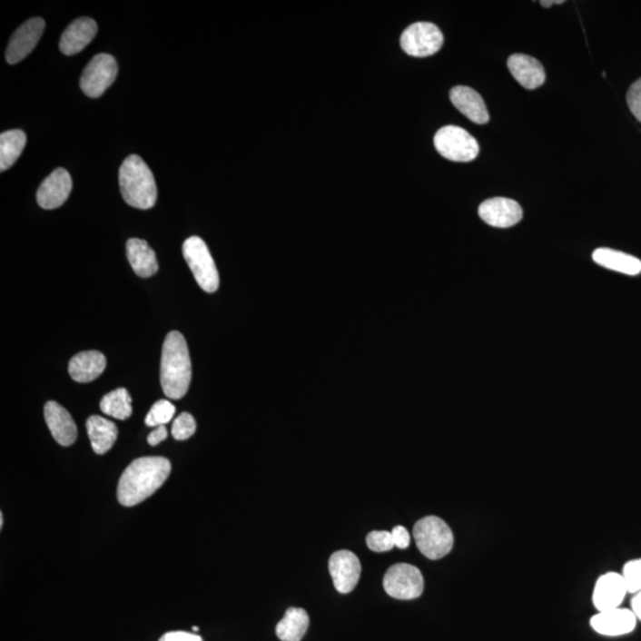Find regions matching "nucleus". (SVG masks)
<instances>
[{
	"label": "nucleus",
	"instance_id": "obj_11",
	"mask_svg": "<svg viewBox=\"0 0 641 641\" xmlns=\"http://www.w3.org/2000/svg\"><path fill=\"white\" fill-rule=\"evenodd\" d=\"M330 571L335 589L341 594H349L357 587L361 574V565L358 556L349 550L334 552L330 558Z\"/></svg>",
	"mask_w": 641,
	"mask_h": 641
},
{
	"label": "nucleus",
	"instance_id": "obj_13",
	"mask_svg": "<svg viewBox=\"0 0 641 641\" xmlns=\"http://www.w3.org/2000/svg\"><path fill=\"white\" fill-rule=\"evenodd\" d=\"M73 181L67 170L56 169L42 182L37 192V203L44 210H55L71 195Z\"/></svg>",
	"mask_w": 641,
	"mask_h": 641
},
{
	"label": "nucleus",
	"instance_id": "obj_14",
	"mask_svg": "<svg viewBox=\"0 0 641 641\" xmlns=\"http://www.w3.org/2000/svg\"><path fill=\"white\" fill-rule=\"evenodd\" d=\"M628 593L623 575L607 573L597 578L593 593L594 606L598 612L619 608Z\"/></svg>",
	"mask_w": 641,
	"mask_h": 641
},
{
	"label": "nucleus",
	"instance_id": "obj_4",
	"mask_svg": "<svg viewBox=\"0 0 641 641\" xmlns=\"http://www.w3.org/2000/svg\"><path fill=\"white\" fill-rule=\"evenodd\" d=\"M417 547L429 559H439L449 554L454 547V535L446 521L429 516L413 527Z\"/></svg>",
	"mask_w": 641,
	"mask_h": 641
},
{
	"label": "nucleus",
	"instance_id": "obj_32",
	"mask_svg": "<svg viewBox=\"0 0 641 641\" xmlns=\"http://www.w3.org/2000/svg\"><path fill=\"white\" fill-rule=\"evenodd\" d=\"M392 537L393 542L398 549L404 550L410 546V534L404 527H396L393 528Z\"/></svg>",
	"mask_w": 641,
	"mask_h": 641
},
{
	"label": "nucleus",
	"instance_id": "obj_19",
	"mask_svg": "<svg viewBox=\"0 0 641 641\" xmlns=\"http://www.w3.org/2000/svg\"><path fill=\"white\" fill-rule=\"evenodd\" d=\"M450 100L465 117L478 125H485L489 122L488 107L482 96L473 88L457 86L450 91Z\"/></svg>",
	"mask_w": 641,
	"mask_h": 641
},
{
	"label": "nucleus",
	"instance_id": "obj_37",
	"mask_svg": "<svg viewBox=\"0 0 641 641\" xmlns=\"http://www.w3.org/2000/svg\"><path fill=\"white\" fill-rule=\"evenodd\" d=\"M3 525H4V518H3V513H2V515H0V527L3 528Z\"/></svg>",
	"mask_w": 641,
	"mask_h": 641
},
{
	"label": "nucleus",
	"instance_id": "obj_9",
	"mask_svg": "<svg viewBox=\"0 0 641 641\" xmlns=\"http://www.w3.org/2000/svg\"><path fill=\"white\" fill-rule=\"evenodd\" d=\"M118 74V64L108 54L93 57L80 79V87L90 98H99L114 83Z\"/></svg>",
	"mask_w": 641,
	"mask_h": 641
},
{
	"label": "nucleus",
	"instance_id": "obj_20",
	"mask_svg": "<svg viewBox=\"0 0 641 641\" xmlns=\"http://www.w3.org/2000/svg\"><path fill=\"white\" fill-rule=\"evenodd\" d=\"M106 367L105 355L98 350L81 351L69 361V374L77 382H90L102 376Z\"/></svg>",
	"mask_w": 641,
	"mask_h": 641
},
{
	"label": "nucleus",
	"instance_id": "obj_33",
	"mask_svg": "<svg viewBox=\"0 0 641 641\" xmlns=\"http://www.w3.org/2000/svg\"><path fill=\"white\" fill-rule=\"evenodd\" d=\"M160 641H203L200 636L194 635V633L183 632V631H173L165 633L162 636Z\"/></svg>",
	"mask_w": 641,
	"mask_h": 641
},
{
	"label": "nucleus",
	"instance_id": "obj_26",
	"mask_svg": "<svg viewBox=\"0 0 641 641\" xmlns=\"http://www.w3.org/2000/svg\"><path fill=\"white\" fill-rule=\"evenodd\" d=\"M100 409L105 415L113 419L125 420L133 415V405H131V396L126 389H117L107 393L100 401Z\"/></svg>",
	"mask_w": 641,
	"mask_h": 641
},
{
	"label": "nucleus",
	"instance_id": "obj_2",
	"mask_svg": "<svg viewBox=\"0 0 641 641\" xmlns=\"http://www.w3.org/2000/svg\"><path fill=\"white\" fill-rule=\"evenodd\" d=\"M191 381L192 361L187 341L180 331H170L162 350V389L170 399H181L187 395Z\"/></svg>",
	"mask_w": 641,
	"mask_h": 641
},
{
	"label": "nucleus",
	"instance_id": "obj_21",
	"mask_svg": "<svg viewBox=\"0 0 641 641\" xmlns=\"http://www.w3.org/2000/svg\"><path fill=\"white\" fill-rule=\"evenodd\" d=\"M127 260L133 266L134 273L142 278L156 275L158 262L156 253L148 242L142 239H130L126 244Z\"/></svg>",
	"mask_w": 641,
	"mask_h": 641
},
{
	"label": "nucleus",
	"instance_id": "obj_29",
	"mask_svg": "<svg viewBox=\"0 0 641 641\" xmlns=\"http://www.w3.org/2000/svg\"><path fill=\"white\" fill-rule=\"evenodd\" d=\"M623 577L628 593L636 594L641 590V558L632 559L624 566Z\"/></svg>",
	"mask_w": 641,
	"mask_h": 641
},
{
	"label": "nucleus",
	"instance_id": "obj_31",
	"mask_svg": "<svg viewBox=\"0 0 641 641\" xmlns=\"http://www.w3.org/2000/svg\"><path fill=\"white\" fill-rule=\"evenodd\" d=\"M626 100L629 111L641 123V77L628 88Z\"/></svg>",
	"mask_w": 641,
	"mask_h": 641
},
{
	"label": "nucleus",
	"instance_id": "obj_16",
	"mask_svg": "<svg viewBox=\"0 0 641 641\" xmlns=\"http://www.w3.org/2000/svg\"><path fill=\"white\" fill-rule=\"evenodd\" d=\"M44 417L53 438L64 447L72 446L76 441L77 428L74 419L62 405L48 401L44 407Z\"/></svg>",
	"mask_w": 641,
	"mask_h": 641
},
{
	"label": "nucleus",
	"instance_id": "obj_35",
	"mask_svg": "<svg viewBox=\"0 0 641 641\" xmlns=\"http://www.w3.org/2000/svg\"><path fill=\"white\" fill-rule=\"evenodd\" d=\"M632 612L635 613L636 619L641 621V590L636 593V597L632 600Z\"/></svg>",
	"mask_w": 641,
	"mask_h": 641
},
{
	"label": "nucleus",
	"instance_id": "obj_7",
	"mask_svg": "<svg viewBox=\"0 0 641 641\" xmlns=\"http://www.w3.org/2000/svg\"><path fill=\"white\" fill-rule=\"evenodd\" d=\"M444 44L439 26L429 22L413 23L400 36V46L408 55L427 57L434 55Z\"/></svg>",
	"mask_w": 641,
	"mask_h": 641
},
{
	"label": "nucleus",
	"instance_id": "obj_6",
	"mask_svg": "<svg viewBox=\"0 0 641 641\" xmlns=\"http://www.w3.org/2000/svg\"><path fill=\"white\" fill-rule=\"evenodd\" d=\"M438 153L453 162H470L478 157L480 146L472 134L459 126H444L435 134Z\"/></svg>",
	"mask_w": 641,
	"mask_h": 641
},
{
	"label": "nucleus",
	"instance_id": "obj_23",
	"mask_svg": "<svg viewBox=\"0 0 641 641\" xmlns=\"http://www.w3.org/2000/svg\"><path fill=\"white\" fill-rule=\"evenodd\" d=\"M593 261L606 269L624 275L636 276L641 272V261L638 258L620 251L597 249L593 252Z\"/></svg>",
	"mask_w": 641,
	"mask_h": 641
},
{
	"label": "nucleus",
	"instance_id": "obj_15",
	"mask_svg": "<svg viewBox=\"0 0 641 641\" xmlns=\"http://www.w3.org/2000/svg\"><path fill=\"white\" fill-rule=\"evenodd\" d=\"M636 616L632 609L614 608L606 612H598L590 620V626L598 635L606 636H626L635 631Z\"/></svg>",
	"mask_w": 641,
	"mask_h": 641
},
{
	"label": "nucleus",
	"instance_id": "obj_10",
	"mask_svg": "<svg viewBox=\"0 0 641 641\" xmlns=\"http://www.w3.org/2000/svg\"><path fill=\"white\" fill-rule=\"evenodd\" d=\"M44 28L45 22L40 17L31 18L25 25L19 26L7 45V64H17L25 60L41 40Z\"/></svg>",
	"mask_w": 641,
	"mask_h": 641
},
{
	"label": "nucleus",
	"instance_id": "obj_12",
	"mask_svg": "<svg viewBox=\"0 0 641 641\" xmlns=\"http://www.w3.org/2000/svg\"><path fill=\"white\" fill-rule=\"evenodd\" d=\"M478 216L489 226L508 229L523 219V210L515 200L493 198L480 204Z\"/></svg>",
	"mask_w": 641,
	"mask_h": 641
},
{
	"label": "nucleus",
	"instance_id": "obj_34",
	"mask_svg": "<svg viewBox=\"0 0 641 641\" xmlns=\"http://www.w3.org/2000/svg\"><path fill=\"white\" fill-rule=\"evenodd\" d=\"M168 438V430L165 426H161L157 427L154 429V430L152 432V434L149 435L148 438V442L150 446H157V444H160L161 442H163L164 439H167Z\"/></svg>",
	"mask_w": 641,
	"mask_h": 641
},
{
	"label": "nucleus",
	"instance_id": "obj_22",
	"mask_svg": "<svg viewBox=\"0 0 641 641\" xmlns=\"http://www.w3.org/2000/svg\"><path fill=\"white\" fill-rule=\"evenodd\" d=\"M93 450L98 455L107 453L118 439V428L113 422L100 416H91L86 423Z\"/></svg>",
	"mask_w": 641,
	"mask_h": 641
},
{
	"label": "nucleus",
	"instance_id": "obj_27",
	"mask_svg": "<svg viewBox=\"0 0 641 641\" xmlns=\"http://www.w3.org/2000/svg\"><path fill=\"white\" fill-rule=\"evenodd\" d=\"M176 408L169 400L161 399L153 404L152 410L146 416L145 423L148 427H161L168 424L175 415Z\"/></svg>",
	"mask_w": 641,
	"mask_h": 641
},
{
	"label": "nucleus",
	"instance_id": "obj_18",
	"mask_svg": "<svg viewBox=\"0 0 641 641\" xmlns=\"http://www.w3.org/2000/svg\"><path fill=\"white\" fill-rule=\"evenodd\" d=\"M96 33H98V25L94 19L87 17L76 19L62 34L61 52L67 56L76 55L91 44Z\"/></svg>",
	"mask_w": 641,
	"mask_h": 641
},
{
	"label": "nucleus",
	"instance_id": "obj_1",
	"mask_svg": "<svg viewBox=\"0 0 641 641\" xmlns=\"http://www.w3.org/2000/svg\"><path fill=\"white\" fill-rule=\"evenodd\" d=\"M172 463L165 458L134 459L122 475L118 484V500L123 506H136L152 497L167 481Z\"/></svg>",
	"mask_w": 641,
	"mask_h": 641
},
{
	"label": "nucleus",
	"instance_id": "obj_5",
	"mask_svg": "<svg viewBox=\"0 0 641 641\" xmlns=\"http://www.w3.org/2000/svg\"><path fill=\"white\" fill-rule=\"evenodd\" d=\"M183 257L200 288L208 293L218 291L219 272L206 242L199 237L188 238L183 244Z\"/></svg>",
	"mask_w": 641,
	"mask_h": 641
},
{
	"label": "nucleus",
	"instance_id": "obj_36",
	"mask_svg": "<svg viewBox=\"0 0 641 641\" xmlns=\"http://www.w3.org/2000/svg\"><path fill=\"white\" fill-rule=\"evenodd\" d=\"M563 0H556V2H540V5L544 7H549L552 5V4H563Z\"/></svg>",
	"mask_w": 641,
	"mask_h": 641
},
{
	"label": "nucleus",
	"instance_id": "obj_38",
	"mask_svg": "<svg viewBox=\"0 0 641 641\" xmlns=\"http://www.w3.org/2000/svg\"><path fill=\"white\" fill-rule=\"evenodd\" d=\"M192 631H194V632H199V627H195V626L192 627Z\"/></svg>",
	"mask_w": 641,
	"mask_h": 641
},
{
	"label": "nucleus",
	"instance_id": "obj_30",
	"mask_svg": "<svg viewBox=\"0 0 641 641\" xmlns=\"http://www.w3.org/2000/svg\"><path fill=\"white\" fill-rule=\"evenodd\" d=\"M367 547L374 552H386L395 547L391 531H372L366 537Z\"/></svg>",
	"mask_w": 641,
	"mask_h": 641
},
{
	"label": "nucleus",
	"instance_id": "obj_8",
	"mask_svg": "<svg viewBox=\"0 0 641 641\" xmlns=\"http://www.w3.org/2000/svg\"><path fill=\"white\" fill-rule=\"evenodd\" d=\"M384 589L397 600H413L422 596L424 578L419 567L408 563H398L386 571Z\"/></svg>",
	"mask_w": 641,
	"mask_h": 641
},
{
	"label": "nucleus",
	"instance_id": "obj_24",
	"mask_svg": "<svg viewBox=\"0 0 641 641\" xmlns=\"http://www.w3.org/2000/svg\"><path fill=\"white\" fill-rule=\"evenodd\" d=\"M309 627V616L302 608H289L278 623L276 635L281 641H301Z\"/></svg>",
	"mask_w": 641,
	"mask_h": 641
},
{
	"label": "nucleus",
	"instance_id": "obj_17",
	"mask_svg": "<svg viewBox=\"0 0 641 641\" xmlns=\"http://www.w3.org/2000/svg\"><path fill=\"white\" fill-rule=\"evenodd\" d=\"M509 73L527 90L534 91L546 83V71L535 57L525 54H513L508 57Z\"/></svg>",
	"mask_w": 641,
	"mask_h": 641
},
{
	"label": "nucleus",
	"instance_id": "obj_28",
	"mask_svg": "<svg viewBox=\"0 0 641 641\" xmlns=\"http://www.w3.org/2000/svg\"><path fill=\"white\" fill-rule=\"evenodd\" d=\"M196 431V422L194 417L191 413H181L175 420H173L172 434L177 441H185L191 439Z\"/></svg>",
	"mask_w": 641,
	"mask_h": 641
},
{
	"label": "nucleus",
	"instance_id": "obj_3",
	"mask_svg": "<svg viewBox=\"0 0 641 641\" xmlns=\"http://www.w3.org/2000/svg\"><path fill=\"white\" fill-rule=\"evenodd\" d=\"M119 185L123 200L131 207L150 210L157 201V185L148 164L137 154H131L119 170Z\"/></svg>",
	"mask_w": 641,
	"mask_h": 641
},
{
	"label": "nucleus",
	"instance_id": "obj_25",
	"mask_svg": "<svg viewBox=\"0 0 641 641\" xmlns=\"http://www.w3.org/2000/svg\"><path fill=\"white\" fill-rule=\"evenodd\" d=\"M26 145V134L22 130H11L0 136V170L10 169L21 157Z\"/></svg>",
	"mask_w": 641,
	"mask_h": 641
}]
</instances>
